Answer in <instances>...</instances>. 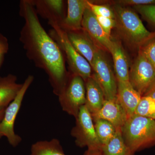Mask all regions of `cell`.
Here are the masks:
<instances>
[{
	"label": "cell",
	"mask_w": 155,
	"mask_h": 155,
	"mask_svg": "<svg viewBox=\"0 0 155 155\" xmlns=\"http://www.w3.org/2000/svg\"><path fill=\"white\" fill-rule=\"evenodd\" d=\"M141 97L129 81H117V99L125 110L128 118L134 114Z\"/></svg>",
	"instance_id": "cell-15"
},
{
	"label": "cell",
	"mask_w": 155,
	"mask_h": 155,
	"mask_svg": "<svg viewBox=\"0 0 155 155\" xmlns=\"http://www.w3.org/2000/svg\"><path fill=\"white\" fill-rule=\"evenodd\" d=\"M101 150L103 155H134L125 143L119 129L107 143L102 146Z\"/></svg>",
	"instance_id": "cell-19"
},
{
	"label": "cell",
	"mask_w": 155,
	"mask_h": 155,
	"mask_svg": "<svg viewBox=\"0 0 155 155\" xmlns=\"http://www.w3.org/2000/svg\"><path fill=\"white\" fill-rule=\"evenodd\" d=\"M109 52L113 57L117 81H129V64L122 46L118 41L113 40Z\"/></svg>",
	"instance_id": "cell-17"
},
{
	"label": "cell",
	"mask_w": 155,
	"mask_h": 155,
	"mask_svg": "<svg viewBox=\"0 0 155 155\" xmlns=\"http://www.w3.org/2000/svg\"><path fill=\"white\" fill-rule=\"evenodd\" d=\"M81 26L94 42L108 51L110 49L113 40L105 32L96 19L95 15L87 6L84 14Z\"/></svg>",
	"instance_id": "cell-11"
},
{
	"label": "cell",
	"mask_w": 155,
	"mask_h": 155,
	"mask_svg": "<svg viewBox=\"0 0 155 155\" xmlns=\"http://www.w3.org/2000/svg\"><path fill=\"white\" fill-rule=\"evenodd\" d=\"M87 4L88 8L95 16L115 19L114 11L108 6L95 5L89 1H87Z\"/></svg>",
	"instance_id": "cell-23"
},
{
	"label": "cell",
	"mask_w": 155,
	"mask_h": 155,
	"mask_svg": "<svg viewBox=\"0 0 155 155\" xmlns=\"http://www.w3.org/2000/svg\"><path fill=\"white\" fill-rule=\"evenodd\" d=\"M91 67L94 72L92 75L101 87L105 100L116 99L117 82L105 55L99 48L95 53Z\"/></svg>",
	"instance_id": "cell-8"
},
{
	"label": "cell",
	"mask_w": 155,
	"mask_h": 155,
	"mask_svg": "<svg viewBox=\"0 0 155 155\" xmlns=\"http://www.w3.org/2000/svg\"><path fill=\"white\" fill-rule=\"evenodd\" d=\"M58 97L62 110L76 118L86 102L85 81L80 76L71 74Z\"/></svg>",
	"instance_id": "cell-6"
},
{
	"label": "cell",
	"mask_w": 155,
	"mask_h": 155,
	"mask_svg": "<svg viewBox=\"0 0 155 155\" xmlns=\"http://www.w3.org/2000/svg\"><path fill=\"white\" fill-rule=\"evenodd\" d=\"M87 0H68L66 17L60 28L65 31L82 29L81 23L84 11L87 7Z\"/></svg>",
	"instance_id": "cell-14"
},
{
	"label": "cell",
	"mask_w": 155,
	"mask_h": 155,
	"mask_svg": "<svg viewBox=\"0 0 155 155\" xmlns=\"http://www.w3.org/2000/svg\"><path fill=\"white\" fill-rule=\"evenodd\" d=\"M38 15L48 20L52 28L60 27L66 16L64 0H31Z\"/></svg>",
	"instance_id": "cell-10"
},
{
	"label": "cell",
	"mask_w": 155,
	"mask_h": 155,
	"mask_svg": "<svg viewBox=\"0 0 155 155\" xmlns=\"http://www.w3.org/2000/svg\"><path fill=\"white\" fill-rule=\"evenodd\" d=\"M134 114L155 120V101L147 96H142Z\"/></svg>",
	"instance_id": "cell-22"
},
{
	"label": "cell",
	"mask_w": 155,
	"mask_h": 155,
	"mask_svg": "<svg viewBox=\"0 0 155 155\" xmlns=\"http://www.w3.org/2000/svg\"><path fill=\"white\" fill-rule=\"evenodd\" d=\"M92 117L93 119H100L107 120L117 129H121L128 118L125 110L117 97L113 100H105L101 109Z\"/></svg>",
	"instance_id": "cell-12"
},
{
	"label": "cell",
	"mask_w": 155,
	"mask_h": 155,
	"mask_svg": "<svg viewBox=\"0 0 155 155\" xmlns=\"http://www.w3.org/2000/svg\"><path fill=\"white\" fill-rule=\"evenodd\" d=\"M34 79V77L32 75H28L26 78L17 96L6 107L3 119L0 122V139L5 137L13 147L17 146L22 141L21 137L14 131V124L25 93Z\"/></svg>",
	"instance_id": "cell-5"
},
{
	"label": "cell",
	"mask_w": 155,
	"mask_h": 155,
	"mask_svg": "<svg viewBox=\"0 0 155 155\" xmlns=\"http://www.w3.org/2000/svg\"><path fill=\"white\" fill-rule=\"evenodd\" d=\"M84 155H103L101 149H87Z\"/></svg>",
	"instance_id": "cell-30"
},
{
	"label": "cell",
	"mask_w": 155,
	"mask_h": 155,
	"mask_svg": "<svg viewBox=\"0 0 155 155\" xmlns=\"http://www.w3.org/2000/svg\"><path fill=\"white\" fill-rule=\"evenodd\" d=\"M17 80V76L12 74L0 77V108L7 107L22 88V84Z\"/></svg>",
	"instance_id": "cell-18"
},
{
	"label": "cell",
	"mask_w": 155,
	"mask_h": 155,
	"mask_svg": "<svg viewBox=\"0 0 155 155\" xmlns=\"http://www.w3.org/2000/svg\"><path fill=\"white\" fill-rule=\"evenodd\" d=\"M6 108V107L0 108V122H1V121H2V119H3Z\"/></svg>",
	"instance_id": "cell-31"
},
{
	"label": "cell",
	"mask_w": 155,
	"mask_h": 155,
	"mask_svg": "<svg viewBox=\"0 0 155 155\" xmlns=\"http://www.w3.org/2000/svg\"><path fill=\"white\" fill-rule=\"evenodd\" d=\"M97 137L101 146L106 144L116 134L117 129L110 122L104 119H93Z\"/></svg>",
	"instance_id": "cell-21"
},
{
	"label": "cell",
	"mask_w": 155,
	"mask_h": 155,
	"mask_svg": "<svg viewBox=\"0 0 155 155\" xmlns=\"http://www.w3.org/2000/svg\"><path fill=\"white\" fill-rule=\"evenodd\" d=\"M71 44L91 66L95 54L98 48L83 29L65 31Z\"/></svg>",
	"instance_id": "cell-13"
},
{
	"label": "cell",
	"mask_w": 155,
	"mask_h": 155,
	"mask_svg": "<svg viewBox=\"0 0 155 155\" xmlns=\"http://www.w3.org/2000/svg\"><path fill=\"white\" fill-rule=\"evenodd\" d=\"M143 96L150 97L155 101V80Z\"/></svg>",
	"instance_id": "cell-29"
},
{
	"label": "cell",
	"mask_w": 155,
	"mask_h": 155,
	"mask_svg": "<svg viewBox=\"0 0 155 155\" xmlns=\"http://www.w3.org/2000/svg\"><path fill=\"white\" fill-rule=\"evenodd\" d=\"M29 155H66L59 140L53 138L49 140H40L35 143L31 147Z\"/></svg>",
	"instance_id": "cell-20"
},
{
	"label": "cell",
	"mask_w": 155,
	"mask_h": 155,
	"mask_svg": "<svg viewBox=\"0 0 155 155\" xmlns=\"http://www.w3.org/2000/svg\"><path fill=\"white\" fill-rule=\"evenodd\" d=\"M97 20L109 36L111 37V30L116 25L115 19L95 16Z\"/></svg>",
	"instance_id": "cell-26"
},
{
	"label": "cell",
	"mask_w": 155,
	"mask_h": 155,
	"mask_svg": "<svg viewBox=\"0 0 155 155\" xmlns=\"http://www.w3.org/2000/svg\"><path fill=\"white\" fill-rule=\"evenodd\" d=\"M134 8L146 20L155 27V5L134 6Z\"/></svg>",
	"instance_id": "cell-24"
},
{
	"label": "cell",
	"mask_w": 155,
	"mask_h": 155,
	"mask_svg": "<svg viewBox=\"0 0 155 155\" xmlns=\"http://www.w3.org/2000/svg\"><path fill=\"white\" fill-rule=\"evenodd\" d=\"M114 13L116 26L125 38L134 46L140 48L155 38V32L147 30L134 11L119 5L115 6Z\"/></svg>",
	"instance_id": "cell-3"
},
{
	"label": "cell",
	"mask_w": 155,
	"mask_h": 155,
	"mask_svg": "<svg viewBox=\"0 0 155 155\" xmlns=\"http://www.w3.org/2000/svg\"><path fill=\"white\" fill-rule=\"evenodd\" d=\"M139 49L143 52L155 69V38L148 42Z\"/></svg>",
	"instance_id": "cell-25"
},
{
	"label": "cell",
	"mask_w": 155,
	"mask_h": 155,
	"mask_svg": "<svg viewBox=\"0 0 155 155\" xmlns=\"http://www.w3.org/2000/svg\"><path fill=\"white\" fill-rule=\"evenodd\" d=\"M155 80L154 67L139 49L138 55L129 70V82L143 96Z\"/></svg>",
	"instance_id": "cell-9"
},
{
	"label": "cell",
	"mask_w": 155,
	"mask_h": 155,
	"mask_svg": "<svg viewBox=\"0 0 155 155\" xmlns=\"http://www.w3.org/2000/svg\"><path fill=\"white\" fill-rule=\"evenodd\" d=\"M9 48L8 39L0 33V69L4 63L5 55L8 51Z\"/></svg>",
	"instance_id": "cell-27"
},
{
	"label": "cell",
	"mask_w": 155,
	"mask_h": 155,
	"mask_svg": "<svg viewBox=\"0 0 155 155\" xmlns=\"http://www.w3.org/2000/svg\"><path fill=\"white\" fill-rule=\"evenodd\" d=\"M122 137L134 153L155 143V120L134 114L121 128Z\"/></svg>",
	"instance_id": "cell-2"
},
{
	"label": "cell",
	"mask_w": 155,
	"mask_h": 155,
	"mask_svg": "<svg viewBox=\"0 0 155 155\" xmlns=\"http://www.w3.org/2000/svg\"><path fill=\"white\" fill-rule=\"evenodd\" d=\"M65 54L72 74L78 75L85 81L91 76L90 64L73 47L67 33L59 27L52 28L48 33Z\"/></svg>",
	"instance_id": "cell-4"
},
{
	"label": "cell",
	"mask_w": 155,
	"mask_h": 155,
	"mask_svg": "<svg viewBox=\"0 0 155 155\" xmlns=\"http://www.w3.org/2000/svg\"><path fill=\"white\" fill-rule=\"evenodd\" d=\"M19 14L25 21L19 40L26 57L35 67L45 72L53 93L58 97L69 76L64 53L43 27L31 0L20 1Z\"/></svg>",
	"instance_id": "cell-1"
},
{
	"label": "cell",
	"mask_w": 155,
	"mask_h": 155,
	"mask_svg": "<svg viewBox=\"0 0 155 155\" xmlns=\"http://www.w3.org/2000/svg\"><path fill=\"white\" fill-rule=\"evenodd\" d=\"M75 127L71 131L75 142L80 147H87V149H101V145L97 137L93 119L85 105L80 108Z\"/></svg>",
	"instance_id": "cell-7"
},
{
	"label": "cell",
	"mask_w": 155,
	"mask_h": 155,
	"mask_svg": "<svg viewBox=\"0 0 155 155\" xmlns=\"http://www.w3.org/2000/svg\"><path fill=\"white\" fill-rule=\"evenodd\" d=\"M86 102L85 105L91 116L101 109L104 102V95L101 87L92 75L85 81Z\"/></svg>",
	"instance_id": "cell-16"
},
{
	"label": "cell",
	"mask_w": 155,
	"mask_h": 155,
	"mask_svg": "<svg viewBox=\"0 0 155 155\" xmlns=\"http://www.w3.org/2000/svg\"><path fill=\"white\" fill-rule=\"evenodd\" d=\"M120 5L144 6L155 5V0H121L117 2Z\"/></svg>",
	"instance_id": "cell-28"
}]
</instances>
